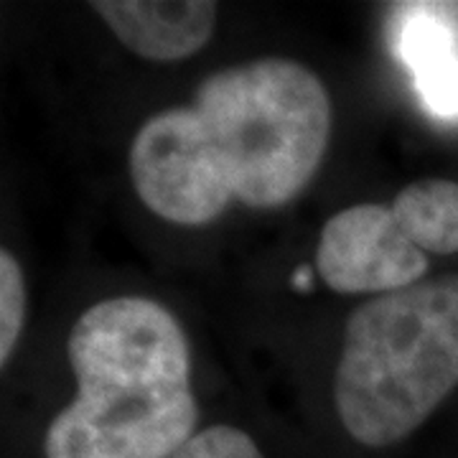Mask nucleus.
Here are the masks:
<instances>
[{
    "mask_svg": "<svg viewBox=\"0 0 458 458\" xmlns=\"http://www.w3.org/2000/svg\"><path fill=\"white\" fill-rule=\"evenodd\" d=\"M316 273L342 295H385L420 283L428 255L400 229L393 207L357 204L321 229Z\"/></svg>",
    "mask_w": 458,
    "mask_h": 458,
    "instance_id": "4",
    "label": "nucleus"
},
{
    "mask_svg": "<svg viewBox=\"0 0 458 458\" xmlns=\"http://www.w3.org/2000/svg\"><path fill=\"white\" fill-rule=\"evenodd\" d=\"M114 38L150 62H181L209 44L216 3L209 0H95Z\"/></svg>",
    "mask_w": 458,
    "mask_h": 458,
    "instance_id": "5",
    "label": "nucleus"
},
{
    "mask_svg": "<svg viewBox=\"0 0 458 458\" xmlns=\"http://www.w3.org/2000/svg\"><path fill=\"white\" fill-rule=\"evenodd\" d=\"M328 138L331 98L318 74L265 56L209 74L191 105L150 114L131 143V181L156 216L201 227L229 201H293L321 168Z\"/></svg>",
    "mask_w": 458,
    "mask_h": 458,
    "instance_id": "1",
    "label": "nucleus"
},
{
    "mask_svg": "<svg viewBox=\"0 0 458 458\" xmlns=\"http://www.w3.org/2000/svg\"><path fill=\"white\" fill-rule=\"evenodd\" d=\"M26 278L18 260L8 252L0 250V364L5 367L11 361V354L16 349L21 331L26 324Z\"/></svg>",
    "mask_w": 458,
    "mask_h": 458,
    "instance_id": "8",
    "label": "nucleus"
},
{
    "mask_svg": "<svg viewBox=\"0 0 458 458\" xmlns=\"http://www.w3.org/2000/svg\"><path fill=\"white\" fill-rule=\"evenodd\" d=\"M400 229L430 255L458 252V183L420 179L408 183L393 201Z\"/></svg>",
    "mask_w": 458,
    "mask_h": 458,
    "instance_id": "7",
    "label": "nucleus"
},
{
    "mask_svg": "<svg viewBox=\"0 0 458 458\" xmlns=\"http://www.w3.org/2000/svg\"><path fill=\"white\" fill-rule=\"evenodd\" d=\"M171 458H265L258 443L245 430L232 426H212L199 430Z\"/></svg>",
    "mask_w": 458,
    "mask_h": 458,
    "instance_id": "9",
    "label": "nucleus"
},
{
    "mask_svg": "<svg viewBox=\"0 0 458 458\" xmlns=\"http://www.w3.org/2000/svg\"><path fill=\"white\" fill-rule=\"evenodd\" d=\"M456 385L458 276L375 295L352 311L334 375V405L354 441L369 448L400 443Z\"/></svg>",
    "mask_w": 458,
    "mask_h": 458,
    "instance_id": "3",
    "label": "nucleus"
},
{
    "mask_svg": "<svg viewBox=\"0 0 458 458\" xmlns=\"http://www.w3.org/2000/svg\"><path fill=\"white\" fill-rule=\"evenodd\" d=\"M397 49L428 110L458 117V36L451 26L438 13L418 8L403 21Z\"/></svg>",
    "mask_w": 458,
    "mask_h": 458,
    "instance_id": "6",
    "label": "nucleus"
},
{
    "mask_svg": "<svg viewBox=\"0 0 458 458\" xmlns=\"http://www.w3.org/2000/svg\"><path fill=\"white\" fill-rule=\"evenodd\" d=\"M66 352L77 397L51 420L47 458H171L197 436L191 349L161 303L99 301L77 318Z\"/></svg>",
    "mask_w": 458,
    "mask_h": 458,
    "instance_id": "2",
    "label": "nucleus"
}]
</instances>
